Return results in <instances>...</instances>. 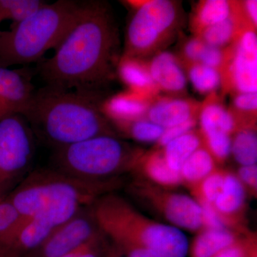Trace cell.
<instances>
[{
    "label": "cell",
    "instance_id": "ab89813d",
    "mask_svg": "<svg viewBox=\"0 0 257 257\" xmlns=\"http://www.w3.org/2000/svg\"><path fill=\"white\" fill-rule=\"evenodd\" d=\"M204 45H205V43L200 40H196V39L190 40L188 43H187L185 48H184L185 55L187 56L189 60L199 61V56L201 55Z\"/></svg>",
    "mask_w": 257,
    "mask_h": 257
},
{
    "label": "cell",
    "instance_id": "5b68a950",
    "mask_svg": "<svg viewBox=\"0 0 257 257\" xmlns=\"http://www.w3.org/2000/svg\"><path fill=\"white\" fill-rule=\"evenodd\" d=\"M104 187L101 181L79 179L61 172H37L18 187L10 200L22 216L30 217L52 204H92Z\"/></svg>",
    "mask_w": 257,
    "mask_h": 257
},
{
    "label": "cell",
    "instance_id": "b9f144b4",
    "mask_svg": "<svg viewBox=\"0 0 257 257\" xmlns=\"http://www.w3.org/2000/svg\"><path fill=\"white\" fill-rule=\"evenodd\" d=\"M246 13L253 23L256 25L257 23V2L256 0H248L245 4Z\"/></svg>",
    "mask_w": 257,
    "mask_h": 257
},
{
    "label": "cell",
    "instance_id": "d4e9b609",
    "mask_svg": "<svg viewBox=\"0 0 257 257\" xmlns=\"http://www.w3.org/2000/svg\"><path fill=\"white\" fill-rule=\"evenodd\" d=\"M119 72L123 82L135 89L149 87L153 84L150 73L143 66L132 59L123 60L119 66Z\"/></svg>",
    "mask_w": 257,
    "mask_h": 257
},
{
    "label": "cell",
    "instance_id": "277c9868",
    "mask_svg": "<svg viewBox=\"0 0 257 257\" xmlns=\"http://www.w3.org/2000/svg\"><path fill=\"white\" fill-rule=\"evenodd\" d=\"M82 3H45L10 31L0 32V67L38 62L55 49L78 18Z\"/></svg>",
    "mask_w": 257,
    "mask_h": 257
},
{
    "label": "cell",
    "instance_id": "83f0119b",
    "mask_svg": "<svg viewBox=\"0 0 257 257\" xmlns=\"http://www.w3.org/2000/svg\"><path fill=\"white\" fill-rule=\"evenodd\" d=\"M23 217L11 201L0 200V245L15 232Z\"/></svg>",
    "mask_w": 257,
    "mask_h": 257
},
{
    "label": "cell",
    "instance_id": "7c38bea8",
    "mask_svg": "<svg viewBox=\"0 0 257 257\" xmlns=\"http://www.w3.org/2000/svg\"><path fill=\"white\" fill-rule=\"evenodd\" d=\"M162 198L160 207L172 226L189 231L202 227V209L197 201L182 194H165Z\"/></svg>",
    "mask_w": 257,
    "mask_h": 257
},
{
    "label": "cell",
    "instance_id": "d590c367",
    "mask_svg": "<svg viewBox=\"0 0 257 257\" xmlns=\"http://www.w3.org/2000/svg\"><path fill=\"white\" fill-rule=\"evenodd\" d=\"M222 60V53L219 48L209 46L206 44L199 58V61H200L203 65L214 69L220 65Z\"/></svg>",
    "mask_w": 257,
    "mask_h": 257
},
{
    "label": "cell",
    "instance_id": "8d00e7d4",
    "mask_svg": "<svg viewBox=\"0 0 257 257\" xmlns=\"http://www.w3.org/2000/svg\"><path fill=\"white\" fill-rule=\"evenodd\" d=\"M234 104L240 110L252 111L257 108L256 93H241L234 99Z\"/></svg>",
    "mask_w": 257,
    "mask_h": 257
},
{
    "label": "cell",
    "instance_id": "484cf974",
    "mask_svg": "<svg viewBox=\"0 0 257 257\" xmlns=\"http://www.w3.org/2000/svg\"><path fill=\"white\" fill-rule=\"evenodd\" d=\"M189 79L192 85L201 93L210 92L220 85V74L216 69L202 64L193 66L189 71Z\"/></svg>",
    "mask_w": 257,
    "mask_h": 257
},
{
    "label": "cell",
    "instance_id": "4fadbf2b",
    "mask_svg": "<svg viewBox=\"0 0 257 257\" xmlns=\"http://www.w3.org/2000/svg\"><path fill=\"white\" fill-rule=\"evenodd\" d=\"M233 78L241 93H256L257 41L251 37L239 41L232 64Z\"/></svg>",
    "mask_w": 257,
    "mask_h": 257
},
{
    "label": "cell",
    "instance_id": "d6a6232c",
    "mask_svg": "<svg viewBox=\"0 0 257 257\" xmlns=\"http://www.w3.org/2000/svg\"><path fill=\"white\" fill-rule=\"evenodd\" d=\"M101 243L100 236L96 232L85 242L61 257H99Z\"/></svg>",
    "mask_w": 257,
    "mask_h": 257
},
{
    "label": "cell",
    "instance_id": "e0dca14e",
    "mask_svg": "<svg viewBox=\"0 0 257 257\" xmlns=\"http://www.w3.org/2000/svg\"><path fill=\"white\" fill-rule=\"evenodd\" d=\"M244 198L242 183L236 176L227 174L224 175L221 192L213 205L219 214L230 215L241 209Z\"/></svg>",
    "mask_w": 257,
    "mask_h": 257
},
{
    "label": "cell",
    "instance_id": "d6986e66",
    "mask_svg": "<svg viewBox=\"0 0 257 257\" xmlns=\"http://www.w3.org/2000/svg\"><path fill=\"white\" fill-rule=\"evenodd\" d=\"M200 140L192 133L182 135L166 145L164 158L167 165L176 172L181 169L189 157L199 149Z\"/></svg>",
    "mask_w": 257,
    "mask_h": 257
},
{
    "label": "cell",
    "instance_id": "44dd1931",
    "mask_svg": "<svg viewBox=\"0 0 257 257\" xmlns=\"http://www.w3.org/2000/svg\"><path fill=\"white\" fill-rule=\"evenodd\" d=\"M200 124L205 135L212 132H222L229 135L234 127L233 116L218 104H210L204 107L200 116Z\"/></svg>",
    "mask_w": 257,
    "mask_h": 257
},
{
    "label": "cell",
    "instance_id": "8fae6325",
    "mask_svg": "<svg viewBox=\"0 0 257 257\" xmlns=\"http://www.w3.org/2000/svg\"><path fill=\"white\" fill-rule=\"evenodd\" d=\"M31 79L27 69L0 67V120L26 113L35 92Z\"/></svg>",
    "mask_w": 257,
    "mask_h": 257
},
{
    "label": "cell",
    "instance_id": "1f68e13d",
    "mask_svg": "<svg viewBox=\"0 0 257 257\" xmlns=\"http://www.w3.org/2000/svg\"><path fill=\"white\" fill-rule=\"evenodd\" d=\"M208 145L213 155L223 160L231 153V141L229 134L222 132H212L206 134Z\"/></svg>",
    "mask_w": 257,
    "mask_h": 257
},
{
    "label": "cell",
    "instance_id": "74e56055",
    "mask_svg": "<svg viewBox=\"0 0 257 257\" xmlns=\"http://www.w3.org/2000/svg\"><path fill=\"white\" fill-rule=\"evenodd\" d=\"M238 179L241 183L254 189L257 187L256 165L241 166L238 174Z\"/></svg>",
    "mask_w": 257,
    "mask_h": 257
},
{
    "label": "cell",
    "instance_id": "4dcf8cb0",
    "mask_svg": "<svg viewBox=\"0 0 257 257\" xmlns=\"http://www.w3.org/2000/svg\"><path fill=\"white\" fill-rule=\"evenodd\" d=\"M224 175L214 172L203 179L201 183V200L214 204L222 188Z\"/></svg>",
    "mask_w": 257,
    "mask_h": 257
},
{
    "label": "cell",
    "instance_id": "5bb4252c",
    "mask_svg": "<svg viewBox=\"0 0 257 257\" xmlns=\"http://www.w3.org/2000/svg\"><path fill=\"white\" fill-rule=\"evenodd\" d=\"M150 73L154 83L170 92H179L186 86L185 74L177 59L170 52H164L152 60Z\"/></svg>",
    "mask_w": 257,
    "mask_h": 257
},
{
    "label": "cell",
    "instance_id": "4316f807",
    "mask_svg": "<svg viewBox=\"0 0 257 257\" xmlns=\"http://www.w3.org/2000/svg\"><path fill=\"white\" fill-rule=\"evenodd\" d=\"M231 6L225 0H208L203 4L199 14V20L203 26L220 23L230 18Z\"/></svg>",
    "mask_w": 257,
    "mask_h": 257
},
{
    "label": "cell",
    "instance_id": "ac0fdd59",
    "mask_svg": "<svg viewBox=\"0 0 257 257\" xmlns=\"http://www.w3.org/2000/svg\"><path fill=\"white\" fill-rule=\"evenodd\" d=\"M236 241L234 235L226 229H207L198 235L192 245V257H214Z\"/></svg>",
    "mask_w": 257,
    "mask_h": 257
},
{
    "label": "cell",
    "instance_id": "f546056e",
    "mask_svg": "<svg viewBox=\"0 0 257 257\" xmlns=\"http://www.w3.org/2000/svg\"><path fill=\"white\" fill-rule=\"evenodd\" d=\"M130 123V126H126L130 135L135 140L143 143L159 141L165 130L160 125L151 121L138 119Z\"/></svg>",
    "mask_w": 257,
    "mask_h": 257
},
{
    "label": "cell",
    "instance_id": "2e32d148",
    "mask_svg": "<svg viewBox=\"0 0 257 257\" xmlns=\"http://www.w3.org/2000/svg\"><path fill=\"white\" fill-rule=\"evenodd\" d=\"M104 110L111 118L124 124L143 116L147 104L132 94H118L106 101Z\"/></svg>",
    "mask_w": 257,
    "mask_h": 257
},
{
    "label": "cell",
    "instance_id": "f35d334b",
    "mask_svg": "<svg viewBox=\"0 0 257 257\" xmlns=\"http://www.w3.org/2000/svg\"><path fill=\"white\" fill-rule=\"evenodd\" d=\"M250 248L236 241L233 244L216 253L214 257H248Z\"/></svg>",
    "mask_w": 257,
    "mask_h": 257
},
{
    "label": "cell",
    "instance_id": "9a60e30c",
    "mask_svg": "<svg viewBox=\"0 0 257 257\" xmlns=\"http://www.w3.org/2000/svg\"><path fill=\"white\" fill-rule=\"evenodd\" d=\"M192 107L182 99H165L158 101L150 108V121L164 128L172 127L192 119Z\"/></svg>",
    "mask_w": 257,
    "mask_h": 257
},
{
    "label": "cell",
    "instance_id": "52a82bcc",
    "mask_svg": "<svg viewBox=\"0 0 257 257\" xmlns=\"http://www.w3.org/2000/svg\"><path fill=\"white\" fill-rule=\"evenodd\" d=\"M175 4L168 0H152L139 8L128 24V55L145 52L157 45L177 20Z\"/></svg>",
    "mask_w": 257,
    "mask_h": 257
},
{
    "label": "cell",
    "instance_id": "30bf717a",
    "mask_svg": "<svg viewBox=\"0 0 257 257\" xmlns=\"http://www.w3.org/2000/svg\"><path fill=\"white\" fill-rule=\"evenodd\" d=\"M94 218L80 212L52 231L36 251L38 257H61L96 234Z\"/></svg>",
    "mask_w": 257,
    "mask_h": 257
},
{
    "label": "cell",
    "instance_id": "7bdbcfd3",
    "mask_svg": "<svg viewBox=\"0 0 257 257\" xmlns=\"http://www.w3.org/2000/svg\"><path fill=\"white\" fill-rule=\"evenodd\" d=\"M104 257H126L123 251L116 246H112L107 250Z\"/></svg>",
    "mask_w": 257,
    "mask_h": 257
},
{
    "label": "cell",
    "instance_id": "60d3db41",
    "mask_svg": "<svg viewBox=\"0 0 257 257\" xmlns=\"http://www.w3.org/2000/svg\"><path fill=\"white\" fill-rule=\"evenodd\" d=\"M120 249L126 257H162L157 253L145 248L131 247Z\"/></svg>",
    "mask_w": 257,
    "mask_h": 257
},
{
    "label": "cell",
    "instance_id": "9c48e42d",
    "mask_svg": "<svg viewBox=\"0 0 257 257\" xmlns=\"http://www.w3.org/2000/svg\"><path fill=\"white\" fill-rule=\"evenodd\" d=\"M58 226L57 221L45 211L23 217L15 232L0 245V257H25L33 253Z\"/></svg>",
    "mask_w": 257,
    "mask_h": 257
},
{
    "label": "cell",
    "instance_id": "603a6c76",
    "mask_svg": "<svg viewBox=\"0 0 257 257\" xmlns=\"http://www.w3.org/2000/svg\"><path fill=\"white\" fill-rule=\"evenodd\" d=\"M40 0H0V24L5 20L23 21L45 4Z\"/></svg>",
    "mask_w": 257,
    "mask_h": 257
},
{
    "label": "cell",
    "instance_id": "cb8c5ba5",
    "mask_svg": "<svg viewBox=\"0 0 257 257\" xmlns=\"http://www.w3.org/2000/svg\"><path fill=\"white\" fill-rule=\"evenodd\" d=\"M147 175L154 182L162 186L177 185L182 181L180 172H176L167 165L163 155L150 157L145 165Z\"/></svg>",
    "mask_w": 257,
    "mask_h": 257
},
{
    "label": "cell",
    "instance_id": "7a4b0ae2",
    "mask_svg": "<svg viewBox=\"0 0 257 257\" xmlns=\"http://www.w3.org/2000/svg\"><path fill=\"white\" fill-rule=\"evenodd\" d=\"M23 116L42 138L58 148L111 135L97 94L90 93L47 86L35 92Z\"/></svg>",
    "mask_w": 257,
    "mask_h": 257
},
{
    "label": "cell",
    "instance_id": "836d02e7",
    "mask_svg": "<svg viewBox=\"0 0 257 257\" xmlns=\"http://www.w3.org/2000/svg\"><path fill=\"white\" fill-rule=\"evenodd\" d=\"M199 204L202 209L203 226H205L207 229H226L222 216L212 204L201 200Z\"/></svg>",
    "mask_w": 257,
    "mask_h": 257
},
{
    "label": "cell",
    "instance_id": "7402d4cb",
    "mask_svg": "<svg viewBox=\"0 0 257 257\" xmlns=\"http://www.w3.org/2000/svg\"><path fill=\"white\" fill-rule=\"evenodd\" d=\"M231 153L241 166L256 165L257 138L251 130H243L235 137L231 143Z\"/></svg>",
    "mask_w": 257,
    "mask_h": 257
},
{
    "label": "cell",
    "instance_id": "ee69618b",
    "mask_svg": "<svg viewBox=\"0 0 257 257\" xmlns=\"http://www.w3.org/2000/svg\"><path fill=\"white\" fill-rule=\"evenodd\" d=\"M248 257H256V249L254 248H250L249 253H248Z\"/></svg>",
    "mask_w": 257,
    "mask_h": 257
},
{
    "label": "cell",
    "instance_id": "ffe728a7",
    "mask_svg": "<svg viewBox=\"0 0 257 257\" xmlns=\"http://www.w3.org/2000/svg\"><path fill=\"white\" fill-rule=\"evenodd\" d=\"M214 160L209 152L198 149L184 162L180 170L182 180L197 184L213 172Z\"/></svg>",
    "mask_w": 257,
    "mask_h": 257
},
{
    "label": "cell",
    "instance_id": "3957f363",
    "mask_svg": "<svg viewBox=\"0 0 257 257\" xmlns=\"http://www.w3.org/2000/svg\"><path fill=\"white\" fill-rule=\"evenodd\" d=\"M96 204L94 220L117 247L145 248L162 257L187 256L188 240L178 228L150 220L114 196Z\"/></svg>",
    "mask_w": 257,
    "mask_h": 257
},
{
    "label": "cell",
    "instance_id": "f1b7e54d",
    "mask_svg": "<svg viewBox=\"0 0 257 257\" xmlns=\"http://www.w3.org/2000/svg\"><path fill=\"white\" fill-rule=\"evenodd\" d=\"M234 22L229 18L206 28L203 38L206 45L219 48L230 41L234 34Z\"/></svg>",
    "mask_w": 257,
    "mask_h": 257
},
{
    "label": "cell",
    "instance_id": "6da1fadb",
    "mask_svg": "<svg viewBox=\"0 0 257 257\" xmlns=\"http://www.w3.org/2000/svg\"><path fill=\"white\" fill-rule=\"evenodd\" d=\"M117 46L107 8L100 3H82L75 23L55 55L40 62L39 72L48 87L96 94L111 78Z\"/></svg>",
    "mask_w": 257,
    "mask_h": 257
},
{
    "label": "cell",
    "instance_id": "ba28073f",
    "mask_svg": "<svg viewBox=\"0 0 257 257\" xmlns=\"http://www.w3.org/2000/svg\"><path fill=\"white\" fill-rule=\"evenodd\" d=\"M33 142L22 115L0 120V183L20 175L28 167Z\"/></svg>",
    "mask_w": 257,
    "mask_h": 257
},
{
    "label": "cell",
    "instance_id": "8992f818",
    "mask_svg": "<svg viewBox=\"0 0 257 257\" xmlns=\"http://www.w3.org/2000/svg\"><path fill=\"white\" fill-rule=\"evenodd\" d=\"M59 172L86 180L101 178L131 167L135 157L124 144L111 135H99L59 148Z\"/></svg>",
    "mask_w": 257,
    "mask_h": 257
},
{
    "label": "cell",
    "instance_id": "e575fe53",
    "mask_svg": "<svg viewBox=\"0 0 257 257\" xmlns=\"http://www.w3.org/2000/svg\"><path fill=\"white\" fill-rule=\"evenodd\" d=\"M195 121L192 119L182 124L176 125L172 127L165 128L163 135L159 140L162 146L165 147L167 144L170 143L172 140L180 138L182 135L191 133V130L195 126Z\"/></svg>",
    "mask_w": 257,
    "mask_h": 257
}]
</instances>
